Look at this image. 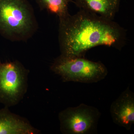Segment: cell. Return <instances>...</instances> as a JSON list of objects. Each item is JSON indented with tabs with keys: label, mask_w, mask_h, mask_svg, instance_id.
<instances>
[{
	"label": "cell",
	"mask_w": 134,
	"mask_h": 134,
	"mask_svg": "<svg viewBox=\"0 0 134 134\" xmlns=\"http://www.w3.org/2000/svg\"><path fill=\"white\" fill-rule=\"evenodd\" d=\"M126 41V31L117 23L85 10L59 20L60 55L65 57H84L98 46L121 50Z\"/></svg>",
	"instance_id": "1"
},
{
	"label": "cell",
	"mask_w": 134,
	"mask_h": 134,
	"mask_svg": "<svg viewBox=\"0 0 134 134\" xmlns=\"http://www.w3.org/2000/svg\"><path fill=\"white\" fill-rule=\"evenodd\" d=\"M38 28L34 10L27 0H0V34L5 38L27 41Z\"/></svg>",
	"instance_id": "2"
},
{
	"label": "cell",
	"mask_w": 134,
	"mask_h": 134,
	"mask_svg": "<svg viewBox=\"0 0 134 134\" xmlns=\"http://www.w3.org/2000/svg\"><path fill=\"white\" fill-rule=\"evenodd\" d=\"M63 82L85 83H97L107 76L108 69L100 62H93L84 57H68L60 55L50 67Z\"/></svg>",
	"instance_id": "3"
},
{
	"label": "cell",
	"mask_w": 134,
	"mask_h": 134,
	"mask_svg": "<svg viewBox=\"0 0 134 134\" xmlns=\"http://www.w3.org/2000/svg\"><path fill=\"white\" fill-rule=\"evenodd\" d=\"M29 73L18 61L0 63V103L9 107L23 99L28 89Z\"/></svg>",
	"instance_id": "4"
},
{
	"label": "cell",
	"mask_w": 134,
	"mask_h": 134,
	"mask_svg": "<svg viewBox=\"0 0 134 134\" xmlns=\"http://www.w3.org/2000/svg\"><path fill=\"white\" fill-rule=\"evenodd\" d=\"M101 113L94 107L81 103L59 114L60 130L64 134H91L97 132Z\"/></svg>",
	"instance_id": "5"
},
{
	"label": "cell",
	"mask_w": 134,
	"mask_h": 134,
	"mask_svg": "<svg viewBox=\"0 0 134 134\" xmlns=\"http://www.w3.org/2000/svg\"><path fill=\"white\" fill-rule=\"evenodd\" d=\"M110 112L115 124L131 129L134 124V93L129 86L112 103Z\"/></svg>",
	"instance_id": "6"
},
{
	"label": "cell",
	"mask_w": 134,
	"mask_h": 134,
	"mask_svg": "<svg viewBox=\"0 0 134 134\" xmlns=\"http://www.w3.org/2000/svg\"><path fill=\"white\" fill-rule=\"evenodd\" d=\"M40 133L25 118L10 111L8 107L0 110V134H37Z\"/></svg>",
	"instance_id": "7"
},
{
	"label": "cell",
	"mask_w": 134,
	"mask_h": 134,
	"mask_svg": "<svg viewBox=\"0 0 134 134\" xmlns=\"http://www.w3.org/2000/svg\"><path fill=\"white\" fill-rule=\"evenodd\" d=\"M121 0H75L79 9L113 20L119 11Z\"/></svg>",
	"instance_id": "8"
},
{
	"label": "cell",
	"mask_w": 134,
	"mask_h": 134,
	"mask_svg": "<svg viewBox=\"0 0 134 134\" xmlns=\"http://www.w3.org/2000/svg\"><path fill=\"white\" fill-rule=\"evenodd\" d=\"M40 9L45 10L56 15L59 20L65 19L70 15L68 5L72 0H35Z\"/></svg>",
	"instance_id": "9"
}]
</instances>
